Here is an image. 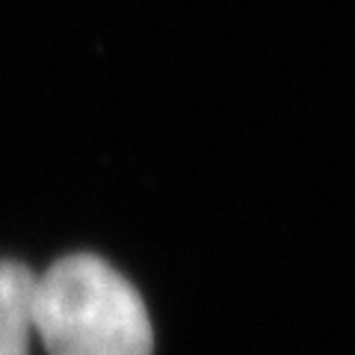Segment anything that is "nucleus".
<instances>
[{
	"label": "nucleus",
	"instance_id": "obj_1",
	"mask_svg": "<svg viewBox=\"0 0 355 355\" xmlns=\"http://www.w3.org/2000/svg\"><path fill=\"white\" fill-rule=\"evenodd\" d=\"M33 331L48 355H151L142 296L95 254H71L33 284Z\"/></svg>",
	"mask_w": 355,
	"mask_h": 355
},
{
	"label": "nucleus",
	"instance_id": "obj_2",
	"mask_svg": "<svg viewBox=\"0 0 355 355\" xmlns=\"http://www.w3.org/2000/svg\"><path fill=\"white\" fill-rule=\"evenodd\" d=\"M33 275L15 261H0V355H27L33 335Z\"/></svg>",
	"mask_w": 355,
	"mask_h": 355
}]
</instances>
